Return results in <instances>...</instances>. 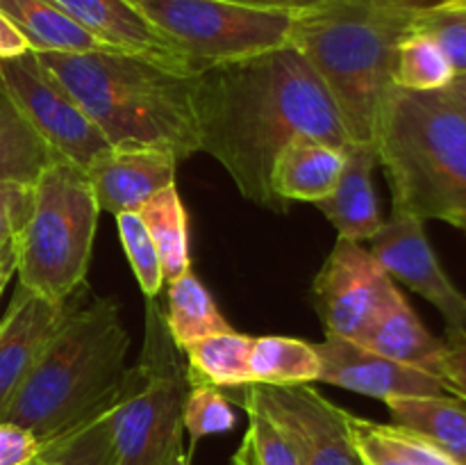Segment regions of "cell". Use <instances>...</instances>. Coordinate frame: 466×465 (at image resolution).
Masks as SVG:
<instances>
[{"instance_id": "obj_1", "label": "cell", "mask_w": 466, "mask_h": 465, "mask_svg": "<svg viewBox=\"0 0 466 465\" xmlns=\"http://www.w3.org/2000/svg\"><path fill=\"white\" fill-rule=\"evenodd\" d=\"M200 150L230 173L241 196L287 212L271 190V169L285 146L319 140L353 141L330 94L291 44L194 73Z\"/></svg>"}, {"instance_id": "obj_2", "label": "cell", "mask_w": 466, "mask_h": 465, "mask_svg": "<svg viewBox=\"0 0 466 465\" xmlns=\"http://www.w3.org/2000/svg\"><path fill=\"white\" fill-rule=\"evenodd\" d=\"M417 12L400 0H326L294 14L289 41L330 94L346 135L373 144Z\"/></svg>"}, {"instance_id": "obj_3", "label": "cell", "mask_w": 466, "mask_h": 465, "mask_svg": "<svg viewBox=\"0 0 466 465\" xmlns=\"http://www.w3.org/2000/svg\"><path fill=\"white\" fill-rule=\"evenodd\" d=\"M109 146H150L189 160L200 150L194 76L121 50L36 53Z\"/></svg>"}, {"instance_id": "obj_4", "label": "cell", "mask_w": 466, "mask_h": 465, "mask_svg": "<svg viewBox=\"0 0 466 465\" xmlns=\"http://www.w3.org/2000/svg\"><path fill=\"white\" fill-rule=\"evenodd\" d=\"M80 294L5 413L41 445L112 408L127 372L130 333L118 305L112 299L82 304Z\"/></svg>"}, {"instance_id": "obj_5", "label": "cell", "mask_w": 466, "mask_h": 465, "mask_svg": "<svg viewBox=\"0 0 466 465\" xmlns=\"http://www.w3.org/2000/svg\"><path fill=\"white\" fill-rule=\"evenodd\" d=\"M373 146L394 212L437 219L466 235V114L444 89L419 94L396 87Z\"/></svg>"}, {"instance_id": "obj_6", "label": "cell", "mask_w": 466, "mask_h": 465, "mask_svg": "<svg viewBox=\"0 0 466 465\" xmlns=\"http://www.w3.org/2000/svg\"><path fill=\"white\" fill-rule=\"evenodd\" d=\"M100 205L85 169L55 158L32 185V210L12 240L18 285L64 304L85 290Z\"/></svg>"}, {"instance_id": "obj_7", "label": "cell", "mask_w": 466, "mask_h": 465, "mask_svg": "<svg viewBox=\"0 0 466 465\" xmlns=\"http://www.w3.org/2000/svg\"><path fill=\"white\" fill-rule=\"evenodd\" d=\"M180 354L168 336L164 310L148 299L144 349L127 367L109 413L114 465H189L182 410L191 381Z\"/></svg>"}, {"instance_id": "obj_8", "label": "cell", "mask_w": 466, "mask_h": 465, "mask_svg": "<svg viewBox=\"0 0 466 465\" xmlns=\"http://www.w3.org/2000/svg\"><path fill=\"white\" fill-rule=\"evenodd\" d=\"M191 73L253 57L289 41L294 14L228 0H127Z\"/></svg>"}, {"instance_id": "obj_9", "label": "cell", "mask_w": 466, "mask_h": 465, "mask_svg": "<svg viewBox=\"0 0 466 465\" xmlns=\"http://www.w3.org/2000/svg\"><path fill=\"white\" fill-rule=\"evenodd\" d=\"M0 94L59 158L86 169L109 149L98 126L35 50L0 57Z\"/></svg>"}, {"instance_id": "obj_10", "label": "cell", "mask_w": 466, "mask_h": 465, "mask_svg": "<svg viewBox=\"0 0 466 465\" xmlns=\"http://www.w3.org/2000/svg\"><path fill=\"white\" fill-rule=\"evenodd\" d=\"M237 399L262 410L287 438L300 465H362L350 438V413L312 386L235 388Z\"/></svg>"}, {"instance_id": "obj_11", "label": "cell", "mask_w": 466, "mask_h": 465, "mask_svg": "<svg viewBox=\"0 0 466 465\" xmlns=\"http://www.w3.org/2000/svg\"><path fill=\"white\" fill-rule=\"evenodd\" d=\"M394 278L362 242L337 237L314 278V304L326 336L358 342L399 294Z\"/></svg>"}, {"instance_id": "obj_12", "label": "cell", "mask_w": 466, "mask_h": 465, "mask_svg": "<svg viewBox=\"0 0 466 465\" xmlns=\"http://www.w3.org/2000/svg\"><path fill=\"white\" fill-rule=\"evenodd\" d=\"M423 223L412 214L394 212L369 240V251L394 281L408 285L440 310L446 319V331H464L466 294L444 272Z\"/></svg>"}, {"instance_id": "obj_13", "label": "cell", "mask_w": 466, "mask_h": 465, "mask_svg": "<svg viewBox=\"0 0 466 465\" xmlns=\"http://www.w3.org/2000/svg\"><path fill=\"white\" fill-rule=\"evenodd\" d=\"M314 346L321 358L319 381L328 386L344 388L385 404L400 397L451 395L449 383L437 374L387 358L349 337L326 336V340Z\"/></svg>"}, {"instance_id": "obj_14", "label": "cell", "mask_w": 466, "mask_h": 465, "mask_svg": "<svg viewBox=\"0 0 466 465\" xmlns=\"http://www.w3.org/2000/svg\"><path fill=\"white\" fill-rule=\"evenodd\" d=\"M177 158L150 146H109L85 169L100 212H137L150 196L176 185Z\"/></svg>"}, {"instance_id": "obj_15", "label": "cell", "mask_w": 466, "mask_h": 465, "mask_svg": "<svg viewBox=\"0 0 466 465\" xmlns=\"http://www.w3.org/2000/svg\"><path fill=\"white\" fill-rule=\"evenodd\" d=\"M76 296L64 304H55L27 287H16L7 315L0 322V422L5 419L12 397L39 360L41 351L66 319Z\"/></svg>"}, {"instance_id": "obj_16", "label": "cell", "mask_w": 466, "mask_h": 465, "mask_svg": "<svg viewBox=\"0 0 466 465\" xmlns=\"http://www.w3.org/2000/svg\"><path fill=\"white\" fill-rule=\"evenodd\" d=\"M76 26L105 48L141 55L176 71L191 73L180 55L148 26L127 0H53ZM194 76V73H191Z\"/></svg>"}, {"instance_id": "obj_17", "label": "cell", "mask_w": 466, "mask_h": 465, "mask_svg": "<svg viewBox=\"0 0 466 465\" xmlns=\"http://www.w3.org/2000/svg\"><path fill=\"white\" fill-rule=\"evenodd\" d=\"M378 167V153L373 144H349L346 162L337 187L328 199L317 205L328 222L337 228L339 237L353 242H369L385 223L378 203L373 171Z\"/></svg>"}, {"instance_id": "obj_18", "label": "cell", "mask_w": 466, "mask_h": 465, "mask_svg": "<svg viewBox=\"0 0 466 465\" xmlns=\"http://www.w3.org/2000/svg\"><path fill=\"white\" fill-rule=\"evenodd\" d=\"M349 149V146H346ZM346 149L319 140H296L280 150L271 169V190L285 208L291 201L319 203L337 187Z\"/></svg>"}, {"instance_id": "obj_19", "label": "cell", "mask_w": 466, "mask_h": 465, "mask_svg": "<svg viewBox=\"0 0 466 465\" xmlns=\"http://www.w3.org/2000/svg\"><path fill=\"white\" fill-rule=\"evenodd\" d=\"M358 342L387 358L441 377L444 340L435 337L423 326L419 315L400 292Z\"/></svg>"}, {"instance_id": "obj_20", "label": "cell", "mask_w": 466, "mask_h": 465, "mask_svg": "<svg viewBox=\"0 0 466 465\" xmlns=\"http://www.w3.org/2000/svg\"><path fill=\"white\" fill-rule=\"evenodd\" d=\"M391 422L419 433L466 465V401L453 395L400 397L387 401Z\"/></svg>"}, {"instance_id": "obj_21", "label": "cell", "mask_w": 466, "mask_h": 465, "mask_svg": "<svg viewBox=\"0 0 466 465\" xmlns=\"http://www.w3.org/2000/svg\"><path fill=\"white\" fill-rule=\"evenodd\" d=\"M0 14L16 27L35 53L107 50L89 32L76 26L53 0H0Z\"/></svg>"}, {"instance_id": "obj_22", "label": "cell", "mask_w": 466, "mask_h": 465, "mask_svg": "<svg viewBox=\"0 0 466 465\" xmlns=\"http://www.w3.org/2000/svg\"><path fill=\"white\" fill-rule=\"evenodd\" d=\"M350 438L362 465H460L419 433L350 415Z\"/></svg>"}, {"instance_id": "obj_23", "label": "cell", "mask_w": 466, "mask_h": 465, "mask_svg": "<svg viewBox=\"0 0 466 465\" xmlns=\"http://www.w3.org/2000/svg\"><path fill=\"white\" fill-rule=\"evenodd\" d=\"M164 322L171 340L182 351L205 337L232 331L214 296L194 272L182 274L180 278L168 283V305Z\"/></svg>"}, {"instance_id": "obj_24", "label": "cell", "mask_w": 466, "mask_h": 465, "mask_svg": "<svg viewBox=\"0 0 466 465\" xmlns=\"http://www.w3.org/2000/svg\"><path fill=\"white\" fill-rule=\"evenodd\" d=\"M137 214L144 222L150 240L159 253L164 269V281L171 283L182 274L191 272L189 255V217L180 199L177 185H168L150 196Z\"/></svg>"}, {"instance_id": "obj_25", "label": "cell", "mask_w": 466, "mask_h": 465, "mask_svg": "<svg viewBox=\"0 0 466 465\" xmlns=\"http://www.w3.org/2000/svg\"><path fill=\"white\" fill-rule=\"evenodd\" d=\"M253 336L237 333L235 328L226 333H217L205 340H198L185 349L187 372L191 386H217V388H241L253 383L250 378V351H253Z\"/></svg>"}, {"instance_id": "obj_26", "label": "cell", "mask_w": 466, "mask_h": 465, "mask_svg": "<svg viewBox=\"0 0 466 465\" xmlns=\"http://www.w3.org/2000/svg\"><path fill=\"white\" fill-rule=\"evenodd\" d=\"M250 378L262 386H309L321 378V358L312 342L299 337H255Z\"/></svg>"}, {"instance_id": "obj_27", "label": "cell", "mask_w": 466, "mask_h": 465, "mask_svg": "<svg viewBox=\"0 0 466 465\" xmlns=\"http://www.w3.org/2000/svg\"><path fill=\"white\" fill-rule=\"evenodd\" d=\"M55 158L59 155L50 150V146L16 112V108L0 94V185H35L39 173Z\"/></svg>"}, {"instance_id": "obj_28", "label": "cell", "mask_w": 466, "mask_h": 465, "mask_svg": "<svg viewBox=\"0 0 466 465\" xmlns=\"http://www.w3.org/2000/svg\"><path fill=\"white\" fill-rule=\"evenodd\" d=\"M455 80V71L451 67L444 50L437 46L432 36L426 32L414 30L400 41L399 55H396L394 87L405 91H441Z\"/></svg>"}, {"instance_id": "obj_29", "label": "cell", "mask_w": 466, "mask_h": 465, "mask_svg": "<svg viewBox=\"0 0 466 465\" xmlns=\"http://www.w3.org/2000/svg\"><path fill=\"white\" fill-rule=\"evenodd\" d=\"M114 408V406H112ZM112 408L71 433L41 445L46 465H114Z\"/></svg>"}, {"instance_id": "obj_30", "label": "cell", "mask_w": 466, "mask_h": 465, "mask_svg": "<svg viewBox=\"0 0 466 465\" xmlns=\"http://www.w3.org/2000/svg\"><path fill=\"white\" fill-rule=\"evenodd\" d=\"M182 424H185V433L189 436V451L187 454L191 459L196 445L203 438L232 431L237 427V415L221 388L198 383V386H191L189 395H187Z\"/></svg>"}, {"instance_id": "obj_31", "label": "cell", "mask_w": 466, "mask_h": 465, "mask_svg": "<svg viewBox=\"0 0 466 465\" xmlns=\"http://www.w3.org/2000/svg\"><path fill=\"white\" fill-rule=\"evenodd\" d=\"M237 404L248 415V427L239 450L232 456V465H300L287 438L262 410L248 401L237 399Z\"/></svg>"}, {"instance_id": "obj_32", "label": "cell", "mask_w": 466, "mask_h": 465, "mask_svg": "<svg viewBox=\"0 0 466 465\" xmlns=\"http://www.w3.org/2000/svg\"><path fill=\"white\" fill-rule=\"evenodd\" d=\"M116 228L118 240H121L123 251H126L127 260H130L132 274H135L141 292L148 299H155L162 292L164 283H167L164 281V269L162 263H159L155 242L150 240L148 231H146L144 222H141L137 212L116 214Z\"/></svg>"}, {"instance_id": "obj_33", "label": "cell", "mask_w": 466, "mask_h": 465, "mask_svg": "<svg viewBox=\"0 0 466 465\" xmlns=\"http://www.w3.org/2000/svg\"><path fill=\"white\" fill-rule=\"evenodd\" d=\"M414 30L426 32L437 41L453 67L455 78L466 76V5H444L417 12Z\"/></svg>"}, {"instance_id": "obj_34", "label": "cell", "mask_w": 466, "mask_h": 465, "mask_svg": "<svg viewBox=\"0 0 466 465\" xmlns=\"http://www.w3.org/2000/svg\"><path fill=\"white\" fill-rule=\"evenodd\" d=\"M32 210V185L3 182L0 185V246L12 242Z\"/></svg>"}, {"instance_id": "obj_35", "label": "cell", "mask_w": 466, "mask_h": 465, "mask_svg": "<svg viewBox=\"0 0 466 465\" xmlns=\"http://www.w3.org/2000/svg\"><path fill=\"white\" fill-rule=\"evenodd\" d=\"M41 442L21 424L0 422V465H27L39 456Z\"/></svg>"}, {"instance_id": "obj_36", "label": "cell", "mask_w": 466, "mask_h": 465, "mask_svg": "<svg viewBox=\"0 0 466 465\" xmlns=\"http://www.w3.org/2000/svg\"><path fill=\"white\" fill-rule=\"evenodd\" d=\"M441 377L449 383L451 395L466 401V328L464 331H446Z\"/></svg>"}, {"instance_id": "obj_37", "label": "cell", "mask_w": 466, "mask_h": 465, "mask_svg": "<svg viewBox=\"0 0 466 465\" xmlns=\"http://www.w3.org/2000/svg\"><path fill=\"white\" fill-rule=\"evenodd\" d=\"M228 3L244 5L253 9H267V12H285V14H300L305 9H312L326 0H228Z\"/></svg>"}, {"instance_id": "obj_38", "label": "cell", "mask_w": 466, "mask_h": 465, "mask_svg": "<svg viewBox=\"0 0 466 465\" xmlns=\"http://www.w3.org/2000/svg\"><path fill=\"white\" fill-rule=\"evenodd\" d=\"M30 50L27 41L18 35L16 27L0 14V57H14Z\"/></svg>"}, {"instance_id": "obj_39", "label": "cell", "mask_w": 466, "mask_h": 465, "mask_svg": "<svg viewBox=\"0 0 466 465\" xmlns=\"http://www.w3.org/2000/svg\"><path fill=\"white\" fill-rule=\"evenodd\" d=\"M14 274H16V253H14L12 242H7L5 246H0V296Z\"/></svg>"}, {"instance_id": "obj_40", "label": "cell", "mask_w": 466, "mask_h": 465, "mask_svg": "<svg viewBox=\"0 0 466 465\" xmlns=\"http://www.w3.org/2000/svg\"><path fill=\"white\" fill-rule=\"evenodd\" d=\"M444 91L451 96V100H453V103L466 114V76L455 78V80L451 82Z\"/></svg>"}, {"instance_id": "obj_41", "label": "cell", "mask_w": 466, "mask_h": 465, "mask_svg": "<svg viewBox=\"0 0 466 465\" xmlns=\"http://www.w3.org/2000/svg\"><path fill=\"white\" fill-rule=\"evenodd\" d=\"M403 5H408L410 9L414 12H426V9H437V7H444V5H453L458 0H400Z\"/></svg>"}, {"instance_id": "obj_42", "label": "cell", "mask_w": 466, "mask_h": 465, "mask_svg": "<svg viewBox=\"0 0 466 465\" xmlns=\"http://www.w3.org/2000/svg\"><path fill=\"white\" fill-rule=\"evenodd\" d=\"M27 465H46V456H44V451H39V456H36V459L32 460V463H27Z\"/></svg>"}, {"instance_id": "obj_43", "label": "cell", "mask_w": 466, "mask_h": 465, "mask_svg": "<svg viewBox=\"0 0 466 465\" xmlns=\"http://www.w3.org/2000/svg\"><path fill=\"white\" fill-rule=\"evenodd\" d=\"M458 5H466V0H458Z\"/></svg>"}]
</instances>
